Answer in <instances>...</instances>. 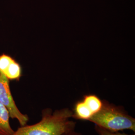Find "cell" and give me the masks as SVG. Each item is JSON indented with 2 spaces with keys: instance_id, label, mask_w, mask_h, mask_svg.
Returning a JSON list of instances; mask_svg holds the SVG:
<instances>
[{
  "instance_id": "obj_2",
  "label": "cell",
  "mask_w": 135,
  "mask_h": 135,
  "mask_svg": "<svg viewBox=\"0 0 135 135\" xmlns=\"http://www.w3.org/2000/svg\"><path fill=\"white\" fill-rule=\"evenodd\" d=\"M89 121L111 132L125 130L135 132V119L129 114L124 107L116 106L103 100L101 110L93 115Z\"/></svg>"
},
{
  "instance_id": "obj_1",
  "label": "cell",
  "mask_w": 135,
  "mask_h": 135,
  "mask_svg": "<svg viewBox=\"0 0 135 135\" xmlns=\"http://www.w3.org/2000/svg\"><path fill=\"white\" fill-rule=\"evenodd\" d=\"M41 114V121L33 125L21 126L12 135H62L75 129L77 122L71 120L73 111L68 108L54 111L47 108Z\"/></svg>"
},
{
  "instance_id": "obj_7",
  "label": "cell",
  "mask_w": 135,
  "mask_h": 135,
  "mask_svg": "<svg viewBox=\"0 0 135 135\" xmlns=\"http://www.w3.org/2000/svg\"><path fill=\"white\" fill-rule=\"evenodd\" d=\"M82 100L92 112L93 115L101 110L103 106V100L94 94H88L84 95Z\"/></svg>"
},
{
  "instance_id": "obj_9",
  "label": "cell",
  "mask_w": 135,
  "mask_h": 135,
  "mask_svg": "<svg viewBox=\"0 0 135 135\" xmlns=\"http://www.w3.org/2000/svg\"><path fill=\"white\" fill-rule=\"evenodd\" d=\"M94 128L98 135H135V134H128L125 133H121L120 132H111L96 125L95 126Z\"/></svg>"
},
{
  "instance_id": "obj_10",
  "label": "cell",
  "mask_w": 135,
  "mask_h": 135,
  "mask_svg": "<svg viewBox=\"0 0 135 135\" xmlns=\"http://www.w3.org/2000/svg\"><path fill=\"white\" fill-rule=\"evenodd\" d=\"M62 135H82V134L80 132H76L74 130L71 132H68L67 133L64 134Z\"/></svg>"
},
{
  "instance_id": "obj_8",
  "label": "cell",
  "mask_w": 135,
  "mask_h": 135,
  "mask_svg": "<svg viewBox=\"0 0 135 135\" xmlns=\"http://www.w3.org/2000/svg\"><path fill=\"white\" fill-rule=\"evenodd\" d=\"M14 58L6 54L0 55V72L2 73L5 72L6 70Z\"/></svg>"
},
{
  "instance_id": "obj_4",
  "label": "cell",
  "mask_w": 135,
  "mask_h": 135,
  "mask_svg": "<svg viewBox=\"0 0 135 135\" xmlns=\"http://www.w3.org/2000/svg\"><path fill=\"white\" fill-rule=\"evenodd\" d=\"M72 111V118L78 120L89 121L93 115L92 112L82 99L75 103Z\"/></svg>"
},
{
  "instance_id": "obj_3",
  "label": "cell",
  "mask_w": 135,
  "mask_h": 135,
  "mask_svg": "<svg viewBox=\"0 0 135 135\" xmlns=\"http://www.w3.org/2000/svg\"><path fill=\"white\" fill-rule=\"evenodd\" d=\"M0 102L7 108L10 118L16 119L21 126L26 125L29 116L20 111L15 102L10 90L9 80L0 72Z\"/></svg>"
},
{
  "instance_id": "obj_6",
  "label": "cell",
  "mask_w": 135,
  "mask_h": 135,
  "mask_svg": "<svg viewBox=\"0 0 135 135\" xmlns=\"http://www.w3.org/2000/svg\"><path fill=\"white\" fill-rule=\"evenodd\" d=\"M3 74L9 81H19L23 75L22 68L14 59Z\"/></svg>"
},
{
  "instance_id": "obj_5",
  "label": "cell",
  "mask_w": 135,
  "mask_h": 135,
  "mask_svg": "<svg viewBox=\"0 0 135 135\" xmlns=\"http://www.w3.org/2000/svg\"><path fill=\"white\" fill-rule=\"evenodd\" d=\"M9 113L0 102V135H12L15 131L10 124Z\"/></svg>"
}]
</instances>
